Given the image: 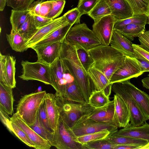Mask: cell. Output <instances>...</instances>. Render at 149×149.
Returning <instances> with one entry per match:
<instances>
[{
    "label": "cell",
    "mask_w": 149,
    "mask_h": 149,
    "mask_svg": "<svg viewBox=\"0 0 149 149\" xmlns=\"http://www.w3.org/2000/svg\"><path fill=\"white\" fill-rule=\"evenodd\" d=\"M60 57L66 69L74 77L86 102L88 103L89 97L94 90V86L78 58L75 46L65 38L62 43Z\"/></svg>",
    "instance_id": "cell-1"
},
{
    "label": "cell",
    "mask_w": 149,
    "mask_h": 149,
    "mask_svg": "<svg viewBox=\"0 0 149 149\" xmlns=\"http://www.w3.org/2000/svg\"><path fill=\"white\" fill-rule=\"evenodd\" d=\"M111 133L108 130H105L95 133L77 136L76 141L84 145L91 141L105 139Z\"/></svg>",
    "instance_id": "cell-37"
},
{
    "label": "cell",
    "mask_w": 149,
    "mask_h": 149,
    "mask_svg": "<svg viewBox=\"0 0 149 149\" xmlns=\"http://www.w3.org/2000/svg\"><path fill=\"white\" fill-rule=\"evenodd\" d=\"M66 1L65 0H52V6L47 17L54 19L62 13Z\"/></svg>",
    "instance_id": "cell-43"
},
{
    "label": "cell",
    "mask_w": 149,
    "mask_h": 149,
    "mask_svg": "<svg viewBox=\"0 0 149 149\" xmlns=\"http://www.w3.org/2000/svg\"><path fill=\"white\" fill-rule=\"evenodd\" d=\"M76 137L71 128L60 116L55 130L52 146L58 149H85L84 145L76 141Z\"/></svg>",
    "instance_id": "cell-7"
},
{
    "label": "cell",
    "mask_w": 149,
    "mask_h": 149,
    "mask_svg": "<svg viewBox=\"0 0 149 149\" xmlns=\"http://www.w3.org/2000/svg\"><path fill=\"white\" fill-rule=\"evenodd\" d=\"M45 0H37L34 1L30 6L27 10L31 15H40V11L42 3Z\"/></svg>",
    "instance_id": "cell-48"
},
{
    "label": "cell",
    "mask_w": 149,
    "mask_h": 149,
    "mask_svg": "<svg viewBox=\"0 0 149 149\" xmlns=\"http://www.w3.org/2000/svg\"><path fill=\"white\" fill-rule=\"evenodd\" d=\"M109 6L111 15L116 21L125 19L133 15V10L127 0H104Z\"/></svg>",
    "instance_id": "cell-20"
},
{
    "label": "cell",
    "mask_w": 149,
    "mask_h": 149,
    "mask_svg": "<svg viewBox=\"0 0 149 149\" xmlns=\"http://www.w3.org/2000/svg\"><path fill=\"white\" fill-rule=\"evenodd\" d=\"M9 131L13 133L21 141L28 146L35 148V146L25 132L16 124L10 120L9 122Z\"/></svg>",
    "instance_id": "cell-38"
},
{
    "label": "cell",
    "mask_w": 149,
    "mask_h": 149,
    "mask_svg": "<svg viewBox=\"0 0 149 149\" xmlns=\"http://www.w3.org/2000/svg\"><path fill=\"white\" fill-rule=\"evenodd\" d=\"M114 120L118 127H126L130 121V113L124 100L117 94L114 95Z\"/></svg>",
    "instance_id": "cell-18"
},
{
    "label": "cell",
    "mask_w": 149,
    "mask_h": 149,
    "mask_svg": "<svg viewBox=\"0 0 149 149\" xmlns=\"http://www.w3.org/2000/svg\"><path fill=\"white\" fill-rule=\"evenodd\" d=\"M57 101L59 107L60 116L64 123L70 128L82 116L95 108L88 103L83 104L64 98L57 99Z\"/></svg>",
    "instance_id": "cell-4"
},
{
    "label": "cell",
    "mask_w": 149,
    "mask_h": 149,
    "mask_svg": "<svg viewBox=\"0 0 149 149\" xmlns=\"http://www.w3.org/2000/svg\"><path fill=\"white\" fill-rule=\"evenodd\" d=\"M116 21L110 15L94 22L92 30L102 45H110Z\"/></svg>",
    "instance_id": "cell-12"
},
{
    "label": "cell",
    "mask_w": 149,
    "mask_h": 149,
    "mask_svg": "<svg viewBox=\"0 0 149 149\" xmlns=\"http://www.w3.org/2000/svg\"><path fill=\"white\" fill-rule=\"evenodd\" d=\"M105 139L113 145H135L143 147L149 142L146 140L110 134Z\"/></svg>",
    "instance_id": "cell-28"
},
{
    "label": "cell",
    "mask_w": 149,
    "mask_h": 149,
    "mask_svg": "<svg viewBox=\"0 0 149 149\" xmlns=\"http://www.w3.org/2000/svg\"><path fill=\"white\" fill-rule=\"evenodd\" d=\"M68 23L63 15L56 18L49 24L38 29L37 32L27 41L26 46L31 48L51 32Z\"/></svg>",
    "instance_id": "cell-17"
},
{
    "label": "cell",
    "mask_w": 149,
    "mask_h": 149,
    "mask_svg": "<svg viewBox=\"0 0 149 149\" xmlns=\"http://www.w3.org/2000/svg\"><path fill=\"white\" fill-rule=\"evenodd\" d=\"M63 15L66 18L68 23L72 26L74 24H80V18L82 15L77 7L69 10Z\"/></svg>",
    "instance_id": "cell-46"
},
{
    "label": "cell",
    "mask_w": 149,
    "mask_h": 149,
    "mask_svg": "<svg viewBox=\"0 0 149 149\" xmlns=\"http://www.w3.org/2000/svg\"><path fill=\"white\" fill-rule=\"evenodd\" d=\"M35 0H7V6L18 10H27L31 4Z\"/></svg>",
    "instance_id": "cell-44"
},
{
    "label": "cell",
    "mask_w": 149,
    "mask_h": 149,
    "mask_svg": "<svg viewBox=\"0 0 149 149\" xmlns=\"http://www.w3.org/2000/svg\"><path fill=\"white\" fill-rule=\"evenodd\" d=\"M30 127L38 135L49 142L52 145L54 133H50L43 126L40 121L38 115L36 122Z\"/></svg>",
    "instance_id": "cell-40"
},
{
    "label": "cell",
    "mask_w": 149,
    "mask_h": 149,
    "mask_svg": "<svg viewBox=\"0 0 149 149\" xmlns=\"http://www.w3.org/2000/svg\"><path fill=\"white\" fill-rule=\"evenodd\" d=\"M138 38L140 45L145 49L149 50V30L144 31Z\"/></svg>",
    "instance_id": "cell-51"
},
{
    "label": "cell",
    "mask_w": 149,
    "mask_h": 149,
    "mask_svg": "<svg viewBox=\"0 0 149 149\" xmlns=\"http://www.w3.org/2000/svg\"><path fill=\"white\" fill-rule=\"evenodd\" d=\"M22 74L19 77L26 81L36 80L52 85L50 65L37 61H22Z\"/></svg>",
    "instance_id": "cell-6"
},
{
    "label": "cell",
    "mask_w": 149,
    "mask_h": 149,
    "mask_svg": "<svg viewBox=\"0 0 149 149\" xmlns=\"http://www.w3.org/2000/svg\"><path fill=\"white\" fill-rule=\"evenodd\" d=\"M65 38L70 43L79 45L88 51L102 44L93 31L84 23L72 27Z\"/></svg>",
    "instance_id": "cell-5"
},
{
    "label": "cell",
    "mask_w": 149,
    "mask_h": 149,
    "mask_svg": "<svg viewBox=\"0 0 149 149\" xmlns=\"http://www.w3.org/2000/svg\"><path fill=\"white\" fill-rule=\"evenodd\" d=\"M37 115L41 124L49 132L54 134L55 131L52 128L46 112L44 100L40 105Z\"/></svg>",
    "instance_id": "cell-41"
},
{
    "label": "cell",
    "mask_w": 149,
    "mask_h": 149,
    "mask_svg": "<svg viewBox=\"0 0 149 149\" xmlns=\"http://www.w3.org/2000/svg\"><path fill=\"white\" fill-rule=\"evenodd\" d=\"M143 73L135 58L126 56L123 64L115 72L110 81L112 84L133 78H137Z\"/></svg>",
    "instance_id": "cell-10"
},
{
    "label": "cell",
    "mask_w": 149,
    "mask_h": 149,
    "mask_svg": "<svg viewBox=\"0 0 149 149\" xmlns=\"http://www.w3.org/2000/svg\"><path fill=\"white\" fill-rule=\"evenodd\" d=\"M63 42H58L38 47L33 46L31 48L36 52L37 61L50 65L59 57Z\"/></svg>",
    "instance_id": "cell-14"
},
{
    "label": "cell",
    "mask_w": 149,
    "mask_h": 149,
    "mask_svg": "<svg viewBox=\"0 0 149 149\" xmlns=\"http://www.w3.org/2000/svg\"><path fill=\"white\" fill-rule=\"evenodd\" d=\"M148 3L149 4V0H148Z\"/></svg>",
    "instance_id": "cell-59"
},
{
    "label": "cell",
    "mask_w": 149,
    "mask_h": 149,
    "mask_svg": "<svg viewBox=\"0 0 149 149\" xmlns=\"http://www.w3.org/2000/svg\"><path fill=\"white\" fill-rule=\"evenodd\" d=\"M148 77H149V74H148Z\"/></svg>",
    "instance_id": "cell-60"
},
{
    "label": "cell",
    "mask_w": 149,
    "mask_h": 149,
    "mask_svg": "<svg viewBox=\"0 0 149 149\" xmlns=\"http://www.w3.org/2000/svg\"><path fill=\"white\" fill-rule=\"evenodd\" d=\"M114 103L113 100L103 107L95 108L81 117L98 122H112L116 123L114 120Z\"/></svg>",
    "instance_id": "cell-16"
},
{
    "label": "cell",
    "mask_w": 149,
    "mask_h": 149,
    "mask_svg": "<svg viewBox=\"0 0 149 149\" xmlns=\"http://www.w3.org/2000/svg\"><path fill=\"white\" fill-rule=\"evenodd\" d=\"M145 25L130 24H128L118 30L130 41H133L134 38L139 37L146 30Z\"/></svg>",
    "instance_id": "cell-30"
},
{
    "label": "cell",
    "mask_w": 149,
    "mask_h": 149,
    "mask_svg": "<svg viewBox=\"0 0 149 149\" xmlns=\"http://www.w3.org/2000/svg\"><path fill=\"white\" fill-rule=\"evenodd\" d=\"M46 93L45 91L32 93L22 96L19 99L16 113L29 126L36 122L38 109Z\"/></svg>",
    "instance_id": "cell-3"
},
{
    "label": "cell",
    "mask_w": 149,
    "mask_h": 149,
    "mask_svg": "<svg viewBox=\"0 0 149 149\" xmlns=\"http://www.w3.org/2000/svg\"><path fill=\"white\" fill-rule=\"evenodd\" d=\"M7 0H0V10L3 11L6 4Z\"/></svg>",
    "instance_id": "cell-56"
},
{
    "label": "cell",
    "mask_w": 149,
    "mask_h": 149,
    "mask_svg": "<svg viewBox=\"0 0 149 149\" xmlns=\"http://www.w3.org/2000/svg\"><path fill=\"white\" fill-rule=\"evenodd\" d=\"M110 101L103 91L94 90L89 97L88 103L95 108H98L107 105Z\"/></svg>",
    "instance_id": "cell-36"
},
{
    "label": "cell",
    "mask_w": 149,
    "mask_h": 149,
    "mask_svg": "<svg viewBox=\"0 0 149 149\" xmlns=\"http://www.w3.org/2000/svg\"><path fill=\"white\" fill-rule=\"evenodd\" d=\"M130 79L120 82L126 91L136 103L147 120H149V95L131 83Z\"/></svg>",
    "instance_id": "cell-13"
},
{
    "label": "cell",
    "mask_w": 149,
    "mask_h": 149,
    "mask_svg": "<svg viewBox=\"0 0 149 149\" xmlns=\"http://www.w3.org/2000/svg\"><path fill=\"white\" fill-rule=\"evenodd\" d=\"M141 81L143 86L146 88L149 89V77L143 78Z\"/></svg>",
    "instance_id": "cell-55"
},
{
    "label": "cell",
    "mask_w": 149,
    "mask_h": 149,
    "mask_svg": "<svg viewBox=\"0 0 149 149\" xmlns=\"http://www.w3.org/2000/svg\"><path fill=\"white\" fill-rule=\"evenodd\" d=\"M147 15L148 17L147 24H149V14L148 15Z\"/></svg>",
    "instance_id": "cell-58"
},
{
    "label": "cell",
    "mask_w": 149,
    "mask_h": 149,
    "mask_svg": "<svg viewBox=\"0 0 149 149\" xmlns=\"http://www.w3.org/2000/svg\"><path fill=\"white\" fill-rule=\"evenodd\" d=\"M148 17L146 14L133 15L128 18L116 21L113 30H118L125 26L130 24H137L146 25L147 24Z\"/></svg>",
    "instance_id": "cell-35"
},
{
    "label": "cell",
    "mask_w": 149,
    "mask_h": 149,
    "mask_svg": "<svg viewBox=\"0 0 149 149\" xmlns=\"http://www.w3.org/2000/svg\"><path fill=\"white\" fill-rule=\"evenodd\" d=\"M42 91L41 90V87H39L38 89V92H40Z\"/></svg>",
    "instance_id": "cell-57"
},
{
    "label": "cell",
    "mask_w": 149,
    "mask_h": 149,
    "mask_svg": "<svg viewBox=\"0 0 149 149\" xmlns=\"http://www.w3.org/2000/svg\"><path fill=\"white\" fill-rule=\"evenodd\" d=\"M6 55H3L0 53V81L3 83L4 81Z\"/></svg>",
    "instance_id": "cell-52"
},
{
    "label": "cell",
    "mask_w": 149,
    "mask_h": 149,
    "mask_svg": "<svg viewBox=\"0 0 149 149\" xmlns=\"http://www.w3.org/2000/svg\"><path fill=\"white\" fill-rule=\"evenodd\" d=\"M6 38L12 49L15 51L23 52L28 49L26 46L27 41L18 31L12 29L10 34H6Z\"/></svg>",
    "instance_id": "cell-29"
},
{
    "label": "cell",
    "mask_w": 149,
    "mask_h": 149,
    "mask_svg": "<svg viewBox=\"0 0 149 149\" xmlns=\"http://www.w3.org/2000/svg\"><path fill=\"white\" fill-rule=\"evenodd\" d=\"M110 45L126 56L135 58L133 43L118 30H113Z\"/></svg>",
    "instance_id": "cell-19"
},
{
    "label": "cell",
    "mask_w": 149,
    "mask_h": 149,
    "mask_svg": "<svg viewBox=\"0 0 149 149\" xmlns=\"http://www.w3.org/2000/svg\"><path fill=\"white\" fill-rule=\"evenodd\" d=\"M12 89L0 81V106L10 115L13 112L14 99Z\"/></svg>",
    "instance_id": "cell-26"
},
{
    "label": "cell",
    "mask_w": 149,
    "mask_h": 149,
    "mask_svg": "<svg viewBox=\"0 0 149 149\" xmlns=\"http://www.w3.org/2000/svg\"><path fill=\"white\" fill-rule=\"evenodd\" d=\"M15 63L16 59L14 57L6 55L4 81L3 83L12 88H15L16 85Z\"/></svg>",
    "instance_id": "cell-27"
},
{
    "label": "cell",
    "mask_w": 149,
    "mask_h": 149,
    "mask_svg": "<svg viewBox=\"0 0 149 149\" xmlns=\"http://www.w3.org/2000/svg\"><path fill=\"white\" fill-rule=\"evenodd\" d=\"M94 63L93 67L110 81L113 75L123 65L126 56L109 45H101L88 50Z\"/></svg>",
    "instance_id": "cell-2"
},
{
    "label": "cell",
    "mask_w": 149,
    "mask_h": 149,
    "mask_svg": "<svg viewBox=\"0 0 149 149\" xmlns=\"http://www.w3.org/2000/svg\"><path fill=\"white\" fill-rule=\"evenodd\" d=\"M135 58L138 61L142 71L144 73L149 72V61L137 52L134 51Z\"/></svg>",
    "instance_id": "cell-47"
},
{
    "label": "cell",
    "mask_w": 149,
    "mask_h": 149,
    "mask_svg": "<svg viewBox=\"0 0 149 149\" xmlns=\"http://www.w3.org/2000/svg\"><path fill=\"white\" fill-rule=\"evenodd\" d=\"M74 46L81 65L86 71L88 72L90 68L93 66L94 63L93 59L88 51L81 46L78 44L74 45Z\"/></svg>",
    "instance_id": "cell-34"
},
{
    "label": "cell",
    "mask_w": 149,
    "mask_h": 149,
    "mask_svg": "<svg viewBox=\"0 0 149 149\" xmlns=\"http://www.w3.org/2000/svg\"><path fill=\"white\" fill-rule=\"evenodd\" d=\"M33 17L35 25L38 29L49 24L54 20L40 15L34 16Z\"/></svg>",
    "instance_id": "cell-49"
},
{
    "label": "cell",
    "mask_w": 149,
    "mask_h": 149,
    "mask_svg": "<svg viewBox=\"0 0 149 149\" xmlns=\"http://www.w3.org/2000/svg\"><path fill=\"white\" fill-rule=\"evenodd\" d=\"M111 14V11L108 4L104 0H100L88 15L95 22Z\"/></svg>",
    "instance_id": "cell-31"
},
{
    "label": "cell",
    "mask_w": 149,
    "mask_h": 149,
    "mask_svg": "<svg viewBox=\"0 0 149 149\" xmlns=\"http://www.w3.org/2000/svg\"><path fill=\"white\" fill-rule=\"evenodd\" d=\"M131 6L133 15L149 14V5L148 0H127Z\"/></svg>",
    "instance_id": "cell-39"
},
{
    "label": "cell",
    "mask_w": 149,
    "mask_h": 149,
    "mask_svg": "<svg viewBox=\"0 0 149 149\" xmlns=\"http://www.w3.org/2000/svg\"><path fill=\"white\" fill-rule=\"evenodd\" d=\"M38 29L35 25L33 16L30 15L20 28L18 31L27 42Z\"/></svg>",
    "instance_id": "cell-33"
},
{
    "label": "cell",
    "mask_w": 149,
    "mask_h": 149,
    "mask_svg": "<svg viewBox=\"0 0 149 149\" xmlns=\"http://www.w3.org/2000/svg\"><path fill=\"white\" fill-rule=\"evenodd\" d=\"M134 51L141 54L145 58L149 61V50H146L140 45L133 44Z\"/></svg>",
    "instance_id": "cell-54"
},
{
    "label": "cell",
    "mask_w": 149,
    "mask_h": 149,
    "mask_svg": "<svg viewBox=\"0 0 149 149\" xmlns=\"http://www.w3.org/2000/svg\"><path fill=\"white\" fill-rule=\"evenodd\" d=\"M44 102L51 127L55 131L60 117L59 107L55 95L47 93L44 99Z\"/></svg>",
    "instance_id": "cell-24"
},
{
    "label": "cell",
    "mask_w": 149,
    "mask_h": 149,
    "mask_svg": "<svg viewBox=\"0 0 149 149\" xmlns=\"http://www.w3.org/2000/svg\"><path fill=\"white\" fill-rule=\"evenodd\" d=\"M8 114L3 108L0 106V117L1 121L9 130V122L10 120Z\"/></svg>",
    "instance_id": "cell-53"
},
{
    "label": "cell",
    "mask_w": 149,
    "mask_h": 149,
    "mask_svg": "<svg viewBox=\"0 0 149 149\" xmlns=\"http://www.w3.org/2000/svg\"><path fill=\"white\" fill-rule=\"evenodd\" d=\"M111 90L124 100L129 108L131 114L130 123L134 126L143 124L147 120L145 117L135 101L125 89L121 82L113 83Z\"/></svg>",
    "instance_id": "cell-9"
},
{
    "label": "cell",
    "mask_w": 149,
    "mask_h": 149,
    "mask_svg": "<svg viewBox=\"0 0 149 149\" xmlns=\"http://www.w3.org/2000/svg\"><path fill=\"white\" fill-rule=\"evenodd\" d=\"M110 134L146 140L149 142V124L134 126L129 123L126 127Z\"/></svg>",
    "instance_id": "cell-21"
},
{
    "label": "cell",
    "mask_w": 149,
    "mask_h": 149,
    "mask_svg": "<svg viewBox=\"0 0 149 149\" xmlns=\"http://www.w3.org/2000/svg\"><path fill=\"white\" fill-rule=\"evenodd\" d=\"M84 146L85 149H113L114 146L105 139L91 141Z\"/></svg>",
    "instance_id": "cell-42"
},
{
    "label": "cell",
    "mask_w": 149,
    "mask_h": 149,
    "mask_svg": "<svg viewBox=\"0 0 149 149\" xmlns=\"http://www.w3.org/2000/svg\"><path fill=\"white\" fill-rule=\"evenodd\" d=\"M52 0L45 1L41 3L40 10V15L47 17L52 8Z\"/></svg>",
    "instance_id": "cell-50"
},
{
    "label": "cell",
    "mask_w": 149,
    "mask_h": 149,
    "mask_svg": "<svg viewBox=\"0 0 149 149\" xmlns=\"http://www.w3.org/2000/svg\"><path fill=\"white\" fill-rule=\"evenodd\" d=\"M10 120L18 125L25 132L29 139L35 145V149H49L52 146L49 142L38 135L16 113L10 118Z\"/></svg>",
    "instance_id": "cell-15"
},
{
    "label": "cell",
    "mask_w": 149,
    "mask_h": 149,
    "mask_svg": "<svg viewBox=\"0 0 149 149\" xmlns=\"http://www.w3.org/2000/svg\"><path fill=\"white\" fill-rule=\"evenodd\" d=\"M118 127L112 122H98L81 117L71 129L77 136L108 130L111 133L117 131Z\"/></svg>",
    "instance_id": "cell-8"
},
{
    "label": "cell",
    "mask_w": 149,
    "mask_h": 149,
    "mask_svg": "<svg viewBox=\"0 0 149 149\" xmlns=\"http://www.w3.org/2000/svg\"><path fill=\"white\" fill-rule=\"evenodd\" d=\"M65 78L67 81L63 95V98L69 100L83 104L87 103L80 91L75 79L67 69Z\"/></svg>",
    "instance_id": "cell-22"
},
{
    "label": "cell",
    "mask_w": 149,
    "mask_h": 149,
    "mask_svg": "<svg viewBox=\"0 0 149 149\" xmlns=\"http://www.w3.org/2000/svg\"><path fill=\"white\" fill-rule=\"evenodd\" d=\"M50 67L52 86L56 91L55 95L57 99H62L67 84L65 77L66 69L60 57L50 65Z\"/></svg>",
    "instance_id": "cell-11"
},
{
    "label": "cell",
    "mask_w": 149,
    "mask_h": 149,
    "mask_svg": "<svg viewBox=\"0 0 149 149\" xmlns=\"http://www.w3.org/2000/svg\"><path fill=\"white\" fill-rule=\"evenodd\" d=\"M100 0H79L77 7L81 15L88 14Z\"/></svg>",
    "instance_id": "cell-45"
},
{
    "label": "cell",
    "mask_w": 149,
    "mask_h": 149,
    "mask_svg": "<svg viewBox=\"0 0 149 149\" xmlns=\"http://www.w3.org/2000/svg\"><path fill=\"white\" fill-rule=\"evenodd\" d=\"M94 88V90L103 91L109 97L111 91L112 84L102 72L94 67L91 68L88 72Z\"/></svg>",
    "instance_id": "cell-23"
},
{
    "label": "cell",
    "mask_w": 149,
    "mask_h": 149,
    "mask_svg": "<svg viewBox=\"0 0 149 149\" xmlns=\"http://www.w3.org/2000/svg\"><path fill=\"white\" fill-rule=\"evenodd\" d=\"M30 15L28 10H12L10 17L12 29L18 31L20 28Z\"/></svg>",
    "instance_id": "cell-32"
},
{
    "label": "cell",
    "mask_w": 149,
    "mask_h": 149,
    "mask_svg": "<svg viewBox=\"0 0 149 149\" xmlns=\"http://www.w3.org/2000/svg\"><path fill=\"white\" fill-rule=\"evenodd\" d=\"M72 26L67 23L51 32L33 46L38 47L58 42H63Z\"/></svg>",
    "instance_id": "cell-25"
}]
</instances>
